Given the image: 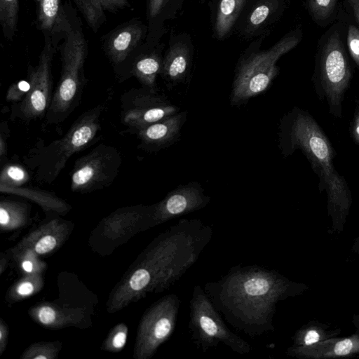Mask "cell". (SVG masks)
Returning a JSON list of instances; mask_svg holds the SVG:
<instances>
[{"label": "cell", "mask_w": 359, "mask_h": 359, "mask_svg": "<svg viewBox=\"0 0 359 359\" xmlns=\"http://www.w3.org/2000/svg\"><path fill=\"white\" fill-rule=\"evenodd\" d=\"M55 311L49 306L42 307L39 312V320L45 325L52 323L55 320Z\"/></svg>", "instance_id": "cell-28"}, {"label": "cell", "mask_w": 359, "mask_h": 359, "mask_svg": "<svg viewBox=\"0 0 359 359\" xmlns=\"http://www.w3.org/2000/svg\"><path fill=\"white\" fill-rule=\"evenodd\" d=\"M280 147L285 156L301 149L320 178V188L327 195L328 214L332 219L330 233H339L352 202L350 191L332 163V149L319 126L306 112L294 109L281 121Z\"/></svg>", "instance_id": "cell-2"}, {"label": "cell", "mask_w": 359, "mask_h": 359, "mask_svg": "<svg viewBox=\"0 0 359 359\" xmlns=\"http://www.w3.org/2000/svg\"><path fill=\"white\" fill-rule=\"evenodd\" d=\"M189 50L178 43L170 47L163 60L161 74L170 88L186 81L189 68Z\"/></svg>", "instance_id": "cell-14"}, {"label": "cell", "mask_w": 359, "mask_h": 359, "mask_svg": "<svg viewBox=\"0 0 359 359\" xmlns=\"http://www.w3.org/2000/svg\"><path fill=\"white\" fill-rule=\"evenodd\" d=\"M163 60L156 53L138 58L133 65L131 72L143 87L157 92L156 78L161 74Z\"/></svg>", "instance_id": "cell-19"}, {"label": "cell", "mask_w": 359, "mask_h": 359, "mask_svg": "<svg viewBox=\"0 0 359 359\" xmlns=\"http://www.w3.org/2000/svg\"><path fill=\"white\" fill-rule=\"evenodd\" d=\"M354 133H355V137L359 139V121L356 123Z\"/></svg>", "instance_id": "cell-38"}, {"label": "cell", "mask_w": 359, "mask_h": 359, "mask_svg": "<svg viewBox=\"0 0 359 359\" xmlns=\"http://www.w3.org/2000/svg\"><path fill=\"white\" fill-rule=\"evenodd\" d=\"M107 108L102 102L83 113L60 139L32 149L25 157V163L34 170L35 180L41 184H52L69 159L84 149L101 129V117Z\"/></svg>", "instance_id": "cell-3"}, {"label": "cell", "mask_w": 359, "mask_h": 359, "mask_svg": "<svg viewBox=\"0 0 359 359\" xmlns=\"http://www.w3.org/2000/svg\"><path fill=\"white\" fill-rule=\"evenodd\" d=\"M88 25L95 32L104 20V12H114L128 6V0H73Z\"/></svg>", "instance_id": "cell-17"}, {"label": "cell", "mask_w": 359, "mask_h": 359, "mask_svg": "<svg viewBox=\"0 0 359 359\" xmlns=\"http://www.w3.org/2000/svg\"><path fill=\"white\" fill-rule=\"evenodd\" d=\"M271 12L270 4H262L256 7L251 13L248 25L250 29H256L260 26L268 18Z\"/></svg>", "instance_id": "cell-25"}, {"label": "cell", "mask_w": 359, "mask_h": 359, "mask_svg": "<svg viewBox=\"0 0 359 359\" xmlns=\"http://www.w3.org/2000/svg\"><path fill=\"white\" fill-rule=\"evenodd\" d=\"M301 39V32H293L270 49L254 53L243 60L233 82L231 104L241 105L267 90L278 73L277 61L297 46Z\"/></svg>", "instance_id": "cell-5"}, {"label": "cell", "mask_w": 359, "mask_h": 359, "mask_svg": "<svg viewBox=\"0 0 359 359\" xmlns=\"http://www.w3.org/2000/svg\"><path fill=\"white\" fill-rule=\"evenodd\" d=\"M187 116L186 111L177 112L135 131L140 141L139 147L149 152L169 147L180 139Z\"/></svg>", "instance_id": "cell-13"}, {"label": "cell", "mask_w": 359, "mask_h": 359, "mask_svg": "<svg viewBox=\"0 0 359 359\" xmlns=\"http://www.w3.org/2000/svg\"><path fill=\"white\" fill-rule=\"evenodd\" d=\"M340 333L339 328L331 329L330 325L310 320L295 332L292 337V346H309L337 337Z\"/></svg>", "instance_id": "cell-18"}, {"label": "cell", "mask_w": 359, "mask_h": 359, "mask_svg": "<svg viewBox=\"0 0 359 359\" xmlns=\"http://www.w3.org/2000/svg\"><path fill=\"white\" fill-rule=\"evenodd\" d=\"M126 340V334L123 332H118L113 339V346L119 348L124 346Z\"/></svg>", "instance_id": "cell-30"}, {"label": "cell", "mask_w": 359, "mask_h": 359, "mask_svg": "<svg viewBox=\"0 0 359 359\" xmlns=\"http://www.w3.org/2000/svg\"><path fill=\"white\" fill-rule=\"evenodd\" d=\"M285 353L298 359L359 358V333L334 337L309 346H290Z\"/></svg>", "instance_id": "cell-12"}, {"label": "cell", "mask_w": 359, "mask_h": 359, "mask_svg": "<svg viewBox=\"0 0 359 359\" xmlns=\"http://www.w3.org/2000/svg\"><path fill=\"white\" fill-rule=\"evenodd\" d=\"M354 14L355 18L359 24V0H346Z\"/></svg>", "instance_id": "cell-32"}, {"label": "cell", "mask_w": 359, "mask_h": 359, "mask_svg": "<svg viewBox=\"0 0 359 359\" xmlns=\"http://www.w3.org/2000/svg\"><path fill=\"white\" fill-rule=\"evenodd\" d=\"M121 121L133 132L180 111L167 97L144 87L132 88L121 97Z\"/></svg>", "instance_id": "cell-9"}, {"label": "cell", "mask_w": 359, "mask_h": 359, "mask_svg": "<svg viewBox=\"0 0 359 359\" xmlns=\"http://www.w3.org/2000/svg\"><path fill=\"white\" fill-rule=\"evenodd\" d=\"M352 245V250L359 255V236L356 237L353 241Z\"/></svg>", "instance_id": "cell-35"}, {"label": "cell", "mask_w": 359, "mask_h": 359, "mask_svg": "<svg viewBox=\"0 0 359 359\" xmlns=\"http://www.w3.org/2000/svg\"><path fill=\"white\" fill-rule=\"evenodd\" d=\"M245 0H220L215 20V32L222 38L231 30Z\"/></svg>", "instance_id": "cell-20"}, {"label": "cell", "mask_w": 359, "mask_h": 359, "mask_svg": "<svg viewBox=\"0 0 359 359\" xmlns=\"http://www.w3.org/2000/svg\"><path fill=\"white\" fill-rule=\"evenodd\" d=\"M351 78V69L343 41L337 30L329 34L323 44L319 57L320 93L330 105L331 112L341 116V102Z\"/></svg>", "instance_id": "cell-7"}, {"label": "cell", "mask_w": 359, "mask_h": 359, "mask_svg": "<svg viewBox=\"0 0 359 359\" xmlns=\"http://www.w3.org/2000/svg\"><path fill=\"white\" fill-rule=\"evenodd\" d=\"M61 74L46 115L49 124L63 122L79 104L86 83L84 64L87 56L86 41L79 29L66 34L60 49Z\"/></svg>", "instance_id": "cell-4"}, {"label": "cell", "mask_w": 359, "mask_h": 359, "mask_svg": "<svg viewBox=\"0 0 359 359\" xmlns=\"http://www.w3.org/2000/svg\"><path fill=\"white\" fill-rule=\"evenodd\" d=\"M337 0H307L309 11L315 20L327 19L334 11Z\"/></svg>", "instance_id": "cell-23"}, {"label": "cell", "mask_w": 359, "mask_h": 359, "mask_svg": "<svg viewBox=\"0 0 359 359\" xmlns=\"http://www.w3.org/2000/svg\"><path fill=\"white\" fill-rule=\"evenodd\" d=\"M10 221V215L7 210L1 206L0 208V223L2 225L7 224Z\"/></svg>", "instance_id": "cell-33"}, {"label": "cell", "mask_w": 359, "mask_h": 359, "mask_svg": "<svg viewBox=\"0 0 359 359\" xmlns=\"http://www.w3.org/2000/svg\"><path fill=\"white\" fill-rule=\"evenodd\" d=\"M347 46L351 56L359 67V29L353 25L348 29Z\"/></svg>", "instance_id": "cell-24"}, {"label": "cell", "mask_w": 359, "mask_h": 359, "mask_svg": "<svg viewBox=\"0 0 359 359\" xmlns=\"http://www.w3.org/2000/svg\"><path fill=\"white\" fill-rule=\"evenodd\" d=\"M34 358H36H36H39V359L44 358L45 359V358H46V356H45V355H37V356L34 357Z\"/></svg>", "instance_id": "cell-39"}, {"label": "cell", "mask_w": 359, "mask_h": 359, "mask_svg": "<svg viewBox=\"0 0 359 359\" xmlns=\"http://www.w3.org/2000/svg\"><path fill=\"white\" fill-rule=\"evenodd\" d=\"M29 179L27 172L19 165L6 164L1 169L0 184L22 186Z\"/></svg>", "instance_id": "cell-22"}, {"label": "cell", "mask_w": 359, "mask_h": 359, "mask_svg": "<svg viewBox=\"0 0 359 359\" xmlns=\"http://www.w3.org/2000/svg\"><path fill=\"white\" fill-rule=\"evenodd\" d=\"M352 323L356 328V332L359 333V314H354L353 316Z\"/></svg>", "instance_id": "cell-36"}, {"label": "cell", "mask_w": 359, "mask_h": 359, "mask_svg": "<svg viewBox=\"0 0 359 359\" xmlns=\"http://www.w3.org/2000/svg\"><path fill=\"white\" fill-rule=\"evenodd\" d=\"M37 22L39 29L49 34H67L72 29L61 0H38Z\"/></svg>", "instance_id": "cell-16"}, {"label": "cell", "mask_w": 359, "mask_h": 359, "mask_svg": "<svg viewBox=\"0 0 359 359\" xmlns=\"http://www.w3.org/2000/svg\"><path fill=\"white\" fill-rule=\"evenodd\" d=\"M122 163L120 151L114 147L100 144L74 163L70 176L71 189L87 192L111 185Z\"/></svg>", "instance_id": "cell-8"}, {"label": "cell", "mask_w": 359, "mask_h": 359, "mask_svg": "<svg viewBox=\"0 0 359 359\" xmlns=\"http://www.w3.org/2000/svg\"><path fill=\"white\" fill-rule=\"evenodd\" d=\"M53 48L46 42L39 56L37 65L28 71L29 88L19 104L18 116L23 121L41 118L50 105L53 93L51 74Z\"/></svg>", "instance_id": "cell-10"}, {"label": "cell", "mask_w": 359, "mask_h": 359, "mask_svg": "<svg viewBox=\"0 0 359 359\" xmlns=\"http://www.w3.org/2000/svg\"><path fill=\"white\" fill-rule=\"evenodd\" d=\"M142 28L131 24L116 30L107 43V53L115 64L123 62L137 46L142 36Z\"/></svg>", "instance_id": "cell-15"}, {"label": "cell", "mask_w": 359, "mask_h": 359, "mask_svg": "<svg viewBox=\"0 0 359 359\" xmlns=\"http://www.w3.org/2000/svg\"><path fill=\"white\" fill-rule=\"evenodd\" d=\"M33 285L29 282H25L21 284L18 289V292L21 295H27L32 292Z\"/></svg>", "instance_id": "cell-31"}, {"label": "cell", "mask_w": 359, "mask_h": 359, "mask_svg": "<svg viewBox=\"0 0 359 359\" xmlns=\"http://www.w3.org/2000/svg\"><path fill=\"white\" fill-rule=\"evenodd\" d=\"M218 312L235 329L251 337L274 330L276 305L303 294L306 284L259 265H236L203 287Z\"/></svg>", "instance_id": "cell-1"}, {"label": "cell", "mask_w": 359, "mask_h": 359, "mask_svg": "<svg viewBox=\"0 0 359 359\" xmlns=\"http://www.w3.org/2000/svg\"><path fill=\"white\" fill-rule=\"evenodd\" d=\"M22 268L27 272H31L32 270V264L29 261H25L22 263Z\"/></svg>", "instance_id": "cell-37"}, {"label": "cell", "mask_w": 359, "mask_h": 359, "mask_svg": "<svg viewBox=\"0 0 359 359\" xmlns=\"http://www.w3.org/2000/svg\"><path fill=\"white\" fill-rule=\"evenodd\" d=\"M188 328L193 343L203 353L220 344L241 355L251 351L250 344L228 327L199 285H196L192 290Z\"/></svg>", "instance_id": "cell-6"}, {"label": "cell", "mask_w": 359, "mask_h": 359, "mask_svg": "<svg viewBox=\"0 0 359 359\" xmlns=\"http://www.w3.org/2000/svg\"><path fill=\"white\" fill-rule=\"evenodd\" d=\"M19 0H0V24L4 36L12 40L17 30Z\"/></svg>", "instance_id": "cell-21"}, {"label": "cell", "mask_w": 359, "mask_h": 359, "mask_svg": "<svg viewBox=\"0 0 359 359\" xmlns=\"http://www.w3.org/2000/svg\"><path fill=\"white\" fill-rule=\"evenodd\" d=\"M210 197L197 182L182 184L168 193L154 208L157 222H165L205 208Z\"/></svg>", "instance_id": "cell-11"}, {"label": "cell", "mask_w": 359, "mask_h": 359, "mask_svg": "<svg viewBox=\"0 0 359 359\" xmlns=\"http://www.w3.org/2000/svg\"><path fill=\"white\" fill-rule=\"evenodd\" d=\"M167 0H149V13L151 17H155L157 15L164 5L165 4Z\"/></svg>", "instance_id": "cell-29"}, {"label": "cell", "mask_w": 359, "mask_h": 359, "mask_svg": "<svg viewBox=\"0 0 359 359\" xmlns=\"http://www.w3.org/2000/svg\"><path fill=\"white\" fill-rule=\"evenodd\" d=\"M6 133L4 134V132L1 130V134L0 137V155L2 158L6 154Z\"/></svg>", "instance_id": "cell-34"}, {"label": "cell", "mask_w": 359, "mask_h": 359, "mask_svg": "<svg viewBox=\"0 0 359 359\" xmlns=\"http://www.w3.org/2000/svg\"><path fill=\"white\" fill-rule=\"evenodd\" d=\"M55 245V238L52 236H46L36 243L35 250L39 254H43L53 250Z\"/></svg>", "instance_id": "cell-27"}, {"label": "cell", "mask_w": 359, "mask_h": 359, "mask_svg": "<svg viewBox=\"0 0 359 359\" xmlns=\"http://www.w3.org/2000/svg\"><path fill=\"white\" fill-rule=\"evenodd\" d=\"M149 273L145 269H140L135 271L130 280V285L134 290H140L150 283Z\"/></svg>", "instance_id": "cell-26"}]
</instances>
